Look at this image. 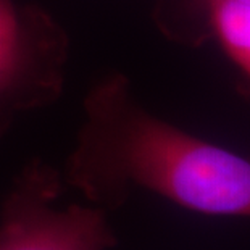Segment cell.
I'll list each match as a JSON object with an SVG mask.
<instances>
[{"mask_svg": "<svg viewBox=\"0 0 250 250\" xmlns=\"http://www.w3.org/2000/svg\"><path fill=\"white\" fill-rule=\"evenodd\" d=\"M62 181L41 162L26 167L0 208V250H110L115 232L105 208H58Z\"/></svg>", "mask_w": 250, "mask_h": 250, "instance_id": "7a4b0ae2", "label": "cell"}, {"mask_svg": "<svg viewBox=\"0 0 250 250\" xmlns=\"http://www.w3.org/2000/svg\"><path fill=\"white\" fill-rule=\"evenodd\" d=\"M207 13L211 33L231 62L250 79V5L234 0H208Z\"/></svg>", "mask_w": 250, "mask_h": 250, "instance_id": "277c9868", "label": "cell"}, {"mask_svg": "<svg viewBox=\"0 0 250 250\" xmlns=\"http://www.w3.org/2000/svg\"><path fill=\"white\" fill-rule=\"evenodd\" d=\"M190 3L194 5V7H202V5H204L205 2H208V0H189ZM234 2H241V3H247V5H250V0H234Z\"/></svg>", "mask_w": 250, "mask_h": 250, "instance_id": "5b68a950", "label": "cell"}, {"mask_svg": "<svg viewBox=\"0 0 250 250\" xmlns=\"http://www.w3.org/2000/svg\"><path fill=\"white\" fill-rule=\"evenodd\" d=\"M63 55V33L50 17L0 0V132L10 116L60 89Z\"/></svg>", "mask_w": 250, "mask_h": 250, "instance_id": "3957f363", "label": "cell"}, {"mask_svg": "<svg viewBox=\"0 0 250 250\" xmlns=\"http://www.w3.org/2000/svg\"><path fill=\"white\" fill-rule=\"evenodd\" d=\"M66 181L100 208L142 188L202 215L250 218L249 158L150 115L123 76L90 92Z\"/></svg>", "mask_w": 250, "mask_h": 250, "instance_id": "6da1fadb", "label": "cell"}]
</instances>
